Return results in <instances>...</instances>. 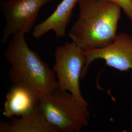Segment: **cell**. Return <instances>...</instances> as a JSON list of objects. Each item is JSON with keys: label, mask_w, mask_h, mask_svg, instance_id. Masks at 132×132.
<instances>
[{"label": "cell", "mask_w": 132, "mask_h": 132, "mask_svg": "<svg viewBox=\"0 0 132 132\" xmlns=\"http://www.w3.org/2000/svg\"><path fill=\"white\" fill-rule=\"evenodd\" d=\"M53 67L57 79L58 90L68 91L85 107L89 104L83 97L80 88L83 69L86 64L84 50L75 43L66 42L56 48Z\"/></svg>", "instance_id": "277c9868"}, {"label": "cell", "mask_w": 132, "mask_h": 132, "mask_svg": "<svg viewBox=\"0 0 132 132\" xmlns=\"http://www.w3.org/2000/svg\"><path fill=\"white\" fill-rule=\"evenodd\" d=\"M78 0H62L47 19L34 27L32 36L36 39L52 30L57 38L65 36L67 28L73 16V10Z\"/></svg>", "instance_id": "ba28073f"}, {"label": "cell", "mask_w": 132, "mask_h": 132, "mask_svg": "<svg viewBox=\"0 0 132 132\" xmlns=\"http://www.w3.org/2000/svg\"><path fill=\"white\" fill-rule=\"evenodd\" d=\"M25 33L12 35L4 55L11 65L9 72L13 85L25 87L41 98L58 90L55 73L37 52L28 47Z\"/></svg>", "instance_id": "7a4b0ae2"}, {"label": "cell", "mask_w": 132, "mask_h": 132, "mask_svg": "<svg viewBox=\"0 0 132 132\" xmlns=\"http://www.w3.org/2000/svg\"><path fill=\"white\" fill-rule=\"evenodd\" d=\"M78 19L68 34L83 50L105 47L117 36L122 10L110 0H78Z\"/></svg>", "instance_id": "6da1fadb"}, {"label": "cell", "mask_w": 132, "mask_h": 132, "mask_svg": "<svg viewBox=\"0 0 132 132\" xmlns=\"http://www.w3.org/2000/svg\"><path fill=\"white\" fill-rule=\"evenodd\" d=\"M53 0H3L0 10L5 20L2 42L19 32L28 33L33 28L39 11L43 5Z\"/></svg>", "instance_id": "5b68a950"}, {"label": "cell", "mask_w": 132, "mask_h": 132, "mask_svg": "<svg viewBox=\"0 0 132 132\" xmlns=\"http://www.w3.org/2000/svg\"><path fill=\"white\" fill-rule=\"evenodd\" d=\"M86 64L83 69L82 79L88 68L95 60H103L107 66L120 71H132V35L121 32L117 35L114 41L105 47L84 50ZM132 81V73L131 76Z\"/></svg>", "instance_id": "8992f818"}, {"label": "cell", "mask_w": 132, "mask_h": 132, "mask_svg": "<svg viewBox=\"0 0 132 132\" xmlns=\"http://www.w3.org/2000/svg\"><path fill=\"white\" fill-rule=\"evenodd\" d=\"M38 108L58 132H79L89 124V108L68 91L58 89L43 96Z\"/></svg>", "instance_id": "3957f363"}, {"label": "cell", "mask_w": 132, "mask_h": 132, "mask_svg": "<svg viewBox=\"0 0 132 132\" xmlns=\"http://www.w3.org/2000/svg\"><path fill=\"white\" fill-rule=\"evenodd\" d=\"M1 132H59L45 118L39 108L23 117L0 123Z\"/></svg>", "instance_id": "9c48e42d"}, {"label": "cell", "mask_w": 132, "mask_h": 132, "mask_svg": "<svg viewBox=\"0 0 132 132\" xmlns=\"http://www.w3.org/2000/svg\"><path fill=\"white\" fill-rule=\"evenodd\" d=\"M119 5L132 23V0H110Z\"/></svg>", "instance_id": "30bf717a"}, {"label": "cell", "mask_w": 132, "mask_h": 132, "mask_svg": "<svg viewBox=\"0 0 132 132\" xmlns=\"http://www.w3.org/2000/svg\"><path fill=\"white\" fill-rule=\"evenodd\" d=\"M40 99L31 90L13 85L6 95L4 114L10 119L26 116L38 108Z\"/></svg>", "instance_id": "52a82bcc"}]
</instances>
